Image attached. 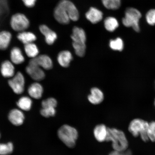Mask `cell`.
Listing matches in <instances>:
<instances>
[{"label":"cell","mask_w":155,"mask_h":155,"mask_svg":"<svg viewBox=\"0 0 155 155\" xmlns=\"http://www.w3.org/2000/svg\"><path fill=\"white\" fill-rule=\"evenodd\" d=\"M106 141H111L114 150H127L129 142L124 132L116 128H108Z\"/></svg>","instance_id":"6da1fadb"},{"label":"cell","mask_w":155,"mask_h":155,"mask_svg":"<svg viewBox=\"0 0 155 155\" xmlns=\"http://www.w3.org/2000/svg\"><path fill=\"white\" fill-rule=\"evenodd\" d=\"M149 123L144 120L137 118L132 120L129 124L128 130L131 134L135 137H140L144 142H148L149 140L147 131Z\"/></svg>","instance_id":"7a4b0ae2"},{"label":"cell","mask_w":155,"mask_h":155,"mask_svg":"<svg viewBox=\"0 0 155 155\" xmlns=\"http://www.w3.org/2000/svg\"><path fill=\"white\" fill-rule=\"evenodd\" d=\"M59 138L64 144L70 148H73L76 144L78 133L74 127L68 125L60 127L58 131Z\"/></svg>","instance_id":"3957f363"},{"label":"cell","mask_w":155,"mask_h":155,"mask_svg":"<svg viewBox=\"0 0 155 155\" xmlns=\"http://www.w3.org/2000/svg\"><path fill=\"white\" fill-rule=\"evenodd\" d=\"M141 16V13L138 10L133 7L128 8L126 10L122 23L127 28H132L135 31L140 32L139 22Z\"/></svg>","instance_id":"277c9868"},{"label":"cell","mask_w":155,"mask_h":155,"mask_svg":"<svg viewBox=\"0 0 155 155\" xmlns=\"http://www.w3.org/2000/svg\"><path fill=\"white\" fill-rule=\"evenodd\" d=\"M30 21L26 15L17 13L12 17L10 24L12 28L16 32H20L26 31L30 26Z\"/></svg>","instance_id":"5b68a950"},{"label":"cell","mask_w":155,"mask_h":155,"mask_svg":"<svg viewBox=\"0 0 155 155\" xmlns=\"http://www.w3.org/2000/svg\"><path fill=\"white\" fill-rule=\"evenodd\" d=\"M8 84L16 94H22L24 91L25 79L22 73L19 71L8 81Z\"/></svg>","instance_id":"8992f818"},{"label":"cell","mask_w":155,"mask_h":155,"mask_svg":"<svg viewBox=\"0 0 155 155\" xmlns=\"http://www.w3.org/2000/svg\"><path fill=\"white\" fill-rule=\"evenodd\" d=\"M58 4L62 7L68 13L71 21L76 22L79 18V13L76 6L70 0H61Z\"/></svg>","instance_id":"52a82bcc"},{"label":"cell","mask_w":155,"mask_h":155,"mask_svg":"<svg viewBox=\"0 0 155 155\" xmlns=\"http://www.w3.org/2000/svg\"><path fill=\"white\" fill-rule=\"evenodd\" d=\"M29 65L38 66L45 69L50 70L53 67L52 60L48 56L41 55L32 58L29 61Z\"/></svg>","instance_id":"ba28073f"},{"label":"cell","mask_w":155,"mask_h":155,"mask_svg":"<svg viewBox=\"0 0 155 155\" xmlns=\"http://www.w3.org/2000/svg\"><path fill=\"white\" fill-rule=\"evenodd\" d=\"M54 15L56 20L60 24L67 25L71 21L65 9L58 4L54 9Z\"/></svg>","instance_id":"9c48e42d"},{"label":"cell","mask_w":155,"mask_h":155,"mask_svg":"<svg viewBox=\"0 0 155 155\" xmlns=\"http://www.w3.org/2000/svg\"><path fill=\"white\" fill-rule=\"evenodd\" d=\"M26 71L29 76L35 81H42L45 78V73L43 70L38 66L28 64L26 67Z\"/></svg>","instance_id":"30bf717a"},{"label":"cell","mask_w":155,"mask_h":155,"mask_svg":"<svg viewBox=\"0 0 155 155\" xmlns=\"http://www.w3.org/2000/svg\"><path fill=\"white\" fill-rule=\"evenodd\" d=\"M103 13L96 7H91L85 14L86 19L94 24H97L103 18Z\"/></svg>","instance_id":"8fae6325"},{"label":"cell","mask_w":155,"mask_h":155,"mask_svg":"<svg viewBox=\"0 0 155 155\" xmlns=\"http://www.w3.org/2000/svg\"><path fill=\"white\" fill-rule=\"evenodd\" d=\"M71 38L73 43L78 44H86L87 36L84 29L78 27H74Z\"/></svg>","instance_id":"7c38bea8"},{"label":"cell","mask_w":155,"mask_h":155,"mask_svg":"<svg viewBox=\"0 0 155 155\" xmlns=\"http://www.w3.org/2000/svg\"><path fill=\"white\" fill-rule=\"evenodd\" d=\"M39 30L41 33L45 36L46 43L48 45H53L57 39V34L46 25H41L39 27Z\"/></svg>","instance_id":"4fadbf2b"},{"label":"cell","mask_w":155,"mask_h":155,"mask_svg":"<svg viewBox=\"0 0 155 155\" xmlns=\"http://www.w3.org/2000/svg\"><path fill=\"white\" fill-rule=\"evenodd\" d=\"M8 119L10 122L13 125L19 126L22 125L24 123L25 115L21 110L13 109L9 112Z\"/></svg>","instance_id":"5bb4252c"},{"label":"cell","mask_w":155,"mask_h":155,"mask_svg":"<svg viewBox=\"0 0 155 155\" xmlns=\"http://www.w3.org/2000/svg\"><path fill=\"white\" fill-rule=\"evenodd\" d=\"M108 128L103 124L97 125L94 130L95 138L100 142L106 141L108 134Z\"/></svg>","instance_id":"9a60e30c"},{"label":"cell","mask_w":155,"mask_h":155,"mask_svg":"<svg viewBox=\"0 0 155 155\" xmlns=\"http://www.w3.org/2000/svg\"><path fill=\"white\" fill-rule=\"evenodd\" d=\"M89 101L92 104H98L101 103L104 99L103 93L99 89L94 87L91 90V94L88 97Z\"/></svg>","instance_id":"2e32d148"},{"label":"cell","mask_w":155,"mask_h":155,"mask_svg":"<svg viewBox=\"0 0 155 155\" xmlns=\"http://www.w3.org/2000/svg\"><path fill=\"white\" fill-rule=\"evenodd\" d=\"M44 92L42 85L37 82L32 83L29 87L28 92L29 95L35 99L41 98Z\"/></svg>","instance_id":"e0dca14e"},{"label":"cell","mask_w":155,"mask_h":155,"mask_svg":"<svg viewBox=\"0 0 155 155\" xmlns=\"http://www.w3.org/2000/svg\"><path fill=\"white\" fill-rule=\"evenodd\" d=\"M73 58L72 54L70 51L64 50L58 54L57 60L60 65L64 68H67L69 66Z\"/></svg>","instance_id":"ac0fdd59"},{"label":"cell","mask_w":155,"mask_h":155,"mask_svg":"<svg viewBox=\"0 0 155 155\" xmlns=\"http://www.w3.org/2000/svg\"><path fill=\"white\" fill-rule=\"evenodd\" d=\"M1 71L2 75L5 78L12 77L15 75L14 65L9 61H5L2 63Z\"/></svg>","instance_id":"d6986e66"},{"label":"cell","mask_w":155,"mask_h":155,"mask_svg":"<svg viewBox=\"0 0 155 155\" xmlns=\"http://www.w3.org/2000/svg\"><path fill=\"white\" fill-rule=\"evenodd\" d=\"M10 57L12 63L17 65L22 63L25 60L20 48L17 47H14L11 50Z\"/></svg>","instance_id":"ffe728a7"},{"label":"cell","mask_w":155,"mask_h":155,"mask_svg":"<svg viewBox=\"0 0 155 155\" xmlns=\"http://www.w3.org/2000/svg\"><path fill=\"white\" fill-rule=\"evenodd\" d=\"M17 38L24 45L33 43L37 39L36 36L33 33L26 31L19 32Z\"/></svg>","instance_id":"44dd1931"},{"label":"cell","mask_w":155,"mask_h":155,"mask_svg":"<svg viewBox=\"0 0 155 155\" xmlns=\"http://www.w3.org/2000/svg\"><path fill=\"white\" fill-rule=\"evenodd\" d=\"M12 36L10 32L4 31L0 32V50L7 49L10 44Z\"/></svg>","instance_id":"7402d4cb"},{"label":"cell","mask_w":155,"mask_h":155,"mask_svg":"<svg viewBox=\"0 0 155 155\" xmlns=\"http://www.w3.org/2000/svg\"><path fill=\"white\" fill-rule=\"evenodd\" d=\"M104 26L108 31L113 32L119 27V23L115 17H108L104 19Z\"/></svg>","instance_id":"603a6c76"},{"label":"cell","mask_w":155,"mask_h":155,"mask_svg":"<svg viewBox=\"0 0 155 155\" xmlns=\"http://www.w3.org/2000/svg\"><path fill=\"white\" fill-rule=\"evenodd\" d=\"M32 102L31 99L28 97L23 96L19 98L17 104L21 110L28 111L31 108Z\"/></svg>","instance_id":"cb8c5ba5"},{"label":"cell","mask_w":155,"mask_h":155,"mask_svg":"<svg viewBox=\"0 0 155 155\" xmlns=\"http://www.w3.org/2000/svg\"><path fill=\"white\" fill-rule=\"evenodd\" d=\"M24 49L25 53L29 58H33L37 57L38 55V48L34 42L25 45Z\"/></svg>","instance_id":"d4e9b609"},{"label":"cell","mask_w":155,"mask_h":155,"mask_svg":"<svg viewBox=\"0 0 155 155\" xmlns=\"http://www.w3.org/2000/svg\"><path fill=\"white\" fill-rule=\"evenodd\" d=\"M103 5L106 9L116 10L121 5V0H101Z\"/></svg>","instance_id":"484cf974"},{"label":"cell","mask_w":155,"mask_h":155,"mask_svg":"<svg viewBox=\"0 0 155 155\" xmlns=\"http://www.w3.org/2000/svg\"><path fill=\"white\" fill-rule=\"evenodd\" d=\"M14 150L13 143L8 142L7 143H0V155H9Z\"/></svg>","instance_id":"4316f807"},{"label":"cell","mask_w":155,"mask_h":155,"mask_svg":"<svg viewBox=\"0 0 155 155\" xmlns=\"http://www.w3.org/2000/svg\"><path fill=\"white\" fill-rule=\"evenodd\" d=\"M109 46L112 50L121 51L124 48V42L121 38H117L115 39L110 40Z\"/></svg>","instance_id":"83f0119b"},{"label":"cell","mask_w":155,"mask_h":155,"mask_svg":"<svg viewBox=\"0 0 155 155\" xmlns=\"http://www.w3.org/2000/svg\"><path fill=\"white\" fill-rule=\"evenodd\" d=\"M75 54L79 57H83L86 53V44H78L72 43Z\"/></svg>","instance_id":"f1b7e54d"},{"label":"cell","mask_w":155,"mask_h":155,"mask_svg":"<svg viewBox=\"0 0 155 155\" xmlns=\"http://www.w3.org/2000/svg\"><path fill=\"white\" fill-rule=\"evenodd\" d=\"M147 134L149 140L152 142H155V121L149 123Z\"/></svg>","instance_id":"f546056e"},{"label":"cell","mask_w":155,"mask_h":155,"mask_svg":"<svg viewBox=\"0 0 155 155\" xmlns=\"http://www.w3.org/2000/svg\"><path fill=\"white\" fill-rule=\"evenodd\" d=\"M56 111L55 108H42L41 110L40 114L44 117L46 118L53 117L55 115Z\"/></svg>","instance_id":"4dcf8cb0"},{"label":"cell","mask_w":155,"mask_h":155,"mask_svg":"<svg viewBox=\"0 0 155 155\" xmlns=\"http://www.w3.org/2000/svg\"><path fill=\"white\" fill-rule=\"evenodd\" d=\"M42 108H55L57 105V102L55 98H49L42 101L41 103Z\"/></svg>","instance_id":"1f68e13d"},{"label":"cell","mask_w":155,"mask_h":155,"mask_svg":"<svg viewBox=\"0 0 155 155\" xmlns=\"http://www.w3.org/2000/svg\"><path fill=\"white\" fill-rule=\"evenodd\" d=\"M147 23L151 26L155 25V9H151L147 13L145 16Z\"/></svg>","instance_id":"d6a6232c"},{"label":"cell","mask_w":155,"mask_h":155,"mask_svg":"<svg viewBox=\"0 0 155 155\" xmlns=\"http://www.w3.org/2000/svg\"><path fill=\"white\" fill-rule=\"evenodd\" d=\"M108 155H132V153L128 149L123 151L114 150Z\"/></svg>","instance_id":"836d02e7"},{"label":"cell","mask_w":155,"mask_h":155,"mask_svg":"<svg viewBox=\"0 0 155 155\" xmlns=\"http://www.w3.org/2000/svg\"><path fill=\"white\" fill-rule=\"evenodd\" d=\"M23 3L28 8L34 7L36 2V0H22Z\"/></svg>","instance_id":"e575fe53"},{"label":"cell","mask_w":155,"mask_h":155,"mask_svg":"<svg viewBox=\"0 0 155 155\" xmlns=\"http://www.w3.org/2000/svg\"><path fill=\"white\" fill-rule=\"evenodd\" d=\"M1 133H0V138H1Z\"/></svg>","instance_id":"d590c367"},{"label":"cell","mask_w":155,"mask_h":155,"mask_svg":"<svg viewBox=\"0 0 155 155\" xmlns=\"http://www.w3.org/2000/svg\"><path fill=\"white\" fill-rule=\"evenodd\" d=\"M154 104H155V101Z\"/></svg>","instance_id":"8d00e7d4"}]
</instances>
